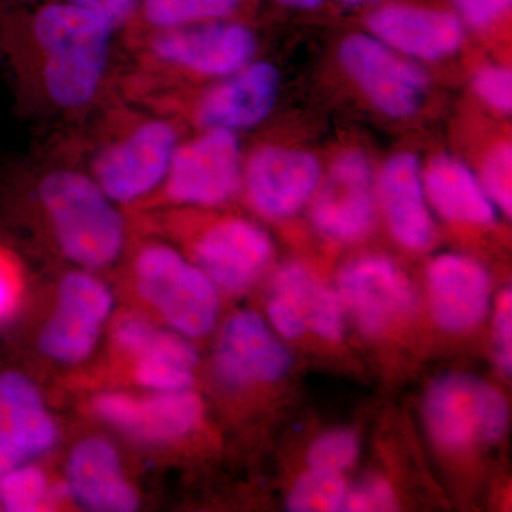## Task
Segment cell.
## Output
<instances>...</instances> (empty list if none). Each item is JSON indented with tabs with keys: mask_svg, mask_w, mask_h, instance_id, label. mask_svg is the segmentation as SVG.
Segmentation results:
<instances>
[{
	"mask_svg": "<svg viewBox=\"0 0 512 512\" xmlns=\"http://www.w3.org/2000/svg\"><path fill=\"white\" fill-rule=\"evenodd\" d=\"M423 416L437 446L458 451L503 439L510 412L503 394L485 380L448 373L427 390Z\"/></svg>",
	"mask_w": 512,
	"mask_h": 512,
	"instance_id": "4",
	"label": "cell"
},
{
	"mask_svg": "<svg viewBox=\"0 0 512 512\" xmlns=\"http://www.w3.org/2000/svg\"><path fill=\"white\" fill-rule=\"evenodd\" d=\"M481 184L498 212L511 217L512 212V147L511 141H500L485 153L481 163Z\"/></svg>",
	"mask_w": 512,
	"mask_h": 512,
	"instance_id": "27",
	"label": "cell"
},
{
	"mask_svg": "<svg viewBox=\"0 0 512 512\" xmlns=\"http://www.w3.org/2000/svg\"><path fill=\"white\" fill-rule=\"evenodd\" d=\"M154 330H156V326L143 316L126 315L117 322L113 338L117 348L134 356L138 350L143 348L144 343L147 342Z\"/></svg>",
	"mask_w": 512,
	"mask_h": 512,
	"instance_id": "37",
	"label": "cell"
},
{
	"mask_svg": "<svg viewBox=\"0 0 512 512\" xmlns=\"http://www.w3.org/2000/svg\"><path fill=\"white\" fill-rule=\"evenodd\" d=\"M94 413L128 436L148 443L184 439L200 426L204 406L191 389L151 392L147 396L124 392L101 393Z\"/></svg>",
	"mask_w": 512,
	"mask_h": 512,
	"instance_id": "15",
	"label": "cell"
},
{
	"mask_svg": "<svg viewBox=\"0 0 512 512\" xmlns=\"http://www.w3.org/2000/svg\"><path fill=\"white\" fill-rule=\"evenodd\" d=\"M340 67L383 116L406 120L426 103L430 79L420 63L394 52L370 33H352L340 43Z\"/></svg>",
	"mask_w": 512,
	"mask_h": 512,
	"instance_id": "6",
	"label": "cell"
},
{
	"mask_svg": "<svg viewBox=\"0 0 512 512\" xmlns=\"http://www.w3.org/2000/svg\"><path fill=\"white\" fill-rule=\"evenodd\" d=\"M281 89L274 64L252 60L237 72L215 80L195 100L192 117L202 130H249L264 123Z\"/></svg>",
	"mask_w": 512,
	"mask_h": 512,
	"instance_id": "14",
	"label": "cell"
},
{
	"mask_svg": "<svg viewBox=\"0 0 512 512\" xmlns=\"http://www.w3.org/2000/svg\"><path fill=\"white\" fill-rule=\"evenodd\" d=\"M474 96L487 109L501 116H511L512 72L500 63H487L478 67L471 77Z\"/></svg>",
	"mask_w": 512,
	"mask_h": 512,
	"instance_id": "29",
	"label": "cell"
},
{
	"mask_svg": "<svg viewBox=\"0 0 512 512\" xmlns=\"http://www.w3.org/2000/svg\"><path fill=\"white\" fill-rule=\"evenodd\" d=\"M292 355L261 315L241 311L225 322L214 353L215 375L229 387L252 386L282 379Z\"/></svg>",
	"mask_w": 512,
	"mask_h": 512,
	"instance_id": "16",
	"label": "cell"
},
{
	"mask_svg": "<svg viewBox=\"0 0 512 512\" xmlns=\"http://www.w3.org/2000/svg\"><path fill=\"white\" fill-rule=\"evenodd\" d=\"M113 305L110 289L90 272L64 276L55 309L40 332L43 355L66 365L86 360L96 349Z\"/></svg>",
	"mask_w": 512,
	"mask_h": 512,
	"instance_id": "11",
	"label": "cell"
},
{
	"mask_svg": "<svg viewBox=\"0 0 512 512\" xmlns=\"http://www.w3.org/2000/svg\"><path fill=\"white\" fill-rule=\"evenodd\" d=\"M256 52L255 33L228 19L153 30L146 42L148 62L158 69L214 80L247 66Z\"/></svg>",
	"mask_w": 512,
	"mask_h": 512,
	"instance_id": "7",
	"label": "cell"
},
{
	"mask_svg": "<svg viewBox=\"0 0 512 512\" xmlns=\"http://www.w3.org/2000/svg\"><path fill=\"white\" fill-rule=\"evenodd\" d=\"M57 426L39 387L18 370L0 373V477L55 447Z\"/></svg>",
	"mask_w": 512,
	"mask_h": 512,
	"instance_id": "18",
	"label": "cell"
},
{
	"mask_svg": "<svg viewBox=\"0 0 512 512\" xmlns=\"http://www.w3.org/2000/svg\"><path fill=\"white\" fill-rule=\"evenodd\" d=\"M319 158L302 148L264 144L244 160L242 190L266 220H288L311 204L322 181Z\"/></svg>",
	"mask_w": 512,
	"mask_h": 512,
	"instance_id": "10",
	"label": "cell"
},
{
	"mask_svg": "<svg viewBox=\"0 0 512 512\" xmlns=\"http://www.w3.org/2000/svg\"><path fill=\"white\" fill-rule=\"evenodd\" d=\"M57 244L70 261L86 269L113 264L126 241V222L93 178L56 170L37 185Z\"/></svg>",
	"mask_w": 512,
	"mask_h": 512,
	"instance_id": "2",
	"label": "cell"
},
{
	"mask_svg": "<svg viewBox=\"0 0 512 512\" xmlns=\"http://www.w3.org/2000/svg\"><path fill=\"white\" fill-rule=\"evenodd\" d=\"M134 376L151 392L191 389L198 353L190 340L177 332L156 328L136 355Z\"/></svg>",
	"mask_w": 512,
	"mask_h": 512,
	"instance_id": "23",
	"label": "cell"
},
{
	"mask_svg": "<svg viewBox=\"0 0 512 512\" xmlns=\"http://www.w3.org/2000/svg\"><path fill=\"white\" fill-rule=\"evenodd\" d=\"M494 356L498 370L505 377L512 370V293L504 289L497 299L494 316Z\"/></svg>",
	"mask_w": 512,
	"mask_h": 512,
	"instance_id": "33",
	"label": "cell"
},
{
	"mask_svg": "<svg viewBox=\"0 0 512 512\" xmlns=\"http://www.w3.org/2000/svg\"><path fill=\"white\" fill-rule=\"evenodd\" d=\"M318 285L308 268L298 262H286L276 271L272 293L295 303L306 318V311Z\"/></svg>",
	"mask_w": 512,
	"mask_h": 512,
	"instance_id": "31",
	"label": "cell"
},
{
	"mask_svg": "<svg viewBox=\"0 0 512 512\" xmlns=\"http://www.w3.org/2000/svg\"><path fill=\"white\" fill-rule=\"evenodd\" d=\"M195 264L218 289L247 291L264 274L274 256V242L261 225L245 218L214 222L195 239Z\"/></svg>",
	"mask_w": 512,
	"mask_h": 512,
	"instance_id": "13",
	"label": "cell"
},
{
	"mask_svg": "<svg viewBox=\"0 0 512 512\" xmlns=\"http://www.w3.org/2000/svg\"><path fill=\"white\" fill-rule=\"evenodd\" d=\"M359 439L349 430H333L313 441L308 451L311 470L342 474L356 463Z\"/></svg>",
	"mask_w": 512,
	"mask_h": 512,
	"instance_id": "28",
	"label": "cell"
},
{
	"mask_svg": "<svg viewBox=\"0 0 512 512\" xmlns=\"http://www.w3.org/2000/svg\"><path fill=\"white\" fill-rule=\"evenodd\" d=\"M396 495L383 478L367 477L348 490L342 511L376 512L396 510Z\"/></svg>",
	"mask_w": 512,
	"mask_h": 512,
	"instance_id": "32",
	"label": "cell"
},
{
	"mask_svg": "<svg viewBox=\"0 0 512 512\" xmlns=\"http://www.w3.org/2000/svg\"><path fill=\"white\" fill-rule=\"evenodd\" d=\"M367 33L416 63H433L460 52L466 26L454 13L420 6H380L366 20Z\"/></svg>",
	"mask_w": 512,
	"mask_h": 512,
	"instance_id": "17",
	"label": "cell"
},
{
	"mask_svg": "<svg viewBox=\"0 0 512 512\" xmlns=\"http://www.w3.org/2000/svg\"><path fill=\"white\" fill-rule=\"evenodd\" d=\"M376 171L365 151L349 148L333 158L311 201L313 228L339 244L362 241L375 227Z\"/></svg>",
	"mask_w": 512,
	"mask_h": 512,
	"instance_id": "9",
	"label": "cell"
},
{
	"mask_svg": "<svg viewBox=\"0 0 512 512\" xmlns=\"http://www.w3.org/2000/svg\"><path fill=\"white\" fill-rule=\"evenodd\" d=\"M269 323L275 333L281 335L285 339L301 338L303 333L308 329L305 315L295 303L289 302L288 299L272 293L266 305Z\"/></svg>",
	"mask_w": 512,
	"mask_h": 512,
	"instance_id": "35",
	"label": "cell"
},
{
	"mask_svg": "<svg viewBox=\"0 0 512 512\" xmlns=\"http://www.w3.org/2000/svg\"><path fill=\"white\" fill-rule=\"evenodd\" d=\"M15 268L9 256L0 249V319L12 311L16 299Z\"/></svg>",
	"mask_w": 512,
	"mask_h": 512,
	"instance_id": "38",
	"label": "cell"
},
{
	"mask_svg": "<svg viewBox=\"0 0 512 512\" xmlns=\"http://www.w3.org/2000/svg\"><path fill=\"white\" fill-rule=\"evenodd\" d=\"M70 495L67 484L50 485L49 478L33 464L13 468L0 477V511L36 512L60 503Z\"/></svg>",
	"mask_w": 512,
	"mask_h": 512,
	"instance_id": "24",
	"label": "cell"
},
{
	"mask_svg": "<svg viewBox=\"0 0 512 512\" xmlns=\"http://www.w3.org/2000/svg\"><path fill=\"white\" fill-rule=\"evenodd\" d=\"M113 29L90 10L53 2L33 13L28 45L40 59L43 89L62 109H82L99 93Z\"/></svg>",
	"mask_w": 512,
	"mask_h": 512,
	"instance_id": "1",
	"label": "cell"
},
{
	"mask_svg": "<svg viewBox=\"0 0 512 512\" xmlns=\"http://www.w3.org/2000/svg\"><path fill=\"white\" fill-rule=\"evenodd\" d=\"M67 488L82 507L96 512H131L138 495L123 470L116 447L101 437H89L73 448L67 460Z\"/></svg>",
	"mask_w": 512,
	"mask_h": 512,
	"instance_id": "21",
	"label": "cell"
},
{
	"mask_svg": "<svg viewBox=\"0 0 512 512\" xmlns=\"http://www.w3.org/2000/svg\"><path fill=\"white\" fill-rule=\"evenodd\" d=\"M377 205L397 244L424 251L433 244V211L423 183V164L410 151H399L376 173Z\"/></svg>",
	"mask_w": 512,
	"mask_h": 512,
	"instance_id": "19",
	"label": "cell"
},
{
	"mask_svg": "<svg viewBox=\"0 0 512 512\" xmlns=\"http://www.w3.org/2000/svg\"><path fill=\"white\" fill-rule=\"evenodd\" d=\"M62 2L90 10L113 30L123 28L130 23L140 8V0H62Z\"/></svg>",
	"mask_w": 512,
	"mask_h": 512,
	"instance_id": "36",
	"label": "cell"
},
{
	"mask_svg": "<svg viewBox=\"0 0 512 512\" xmlns=\"http://www.w3.org/2000/svg\"><path fill=\"white\" fill-rule=\"evenodd\" d=\"M343 2L348 3L350 6H360V5H370V3H377L380 0H343Z\"/></svg>",
	"mask_w": 512,
	"mask_h": 512,
	"instance_id": "40",
	"label": "cell"
},
{
	"mask_svg": "<svg viewBox=\"0 0 512 512\" xmlns=\"http://www.w3.org/2000/svg\"><path fill=\"white\" fill-rule=\"evenodd\" d=\"M306 323L322 339L335 342L342 338L346 325L345 305L339 293L319 284L306 311Z\"/></svg>",
	"mask_w": 512,
	"mask_h": 512,
	"instance_id": "30",
	"label": "cell"
},
{
	"mask_svg": "<svg viewBox=\"0 0 512 512\" xmlns=\"http://www.w3.org/2000/svg\"><path fill=\"white\" fill-rule=\"evenodd\" d=\"M345 309L367 336H376L412 313L416 293L399 265L384 255H363L343 266L338 275Z\"/></svg>",
	"mask_w": 512,
	"mask_h": 512,
	"instance_id": "12",
	"label": "cell"
},
{
	"mask_svg": "<svg viewBox=\"0 0 512 512\" xmlns=\"http://www.w3.org/2000/svg\"><path fill=\"white\" fill-rule=\"evenodd\" d=\"M458 18L464 26L487 30L500 23L510 13L512 0H453Z\"/></svg>",
	"mask_w": 512,
	"mask_h": 512,
	"instance_id": "34",
	"label": "cell"
},
{
	"mask_svg": "<svg viewBox=\"0 0 512 512\" xmlns=\"http://www.w3.org/2000/svg\"><path fill=\"white\" fill-rule=\"evenodd\" d=\"M244 153L237 133L202 130L178 144L161 188L173 204L222 207L242 190Z\"/></svg>",
	"mask_w": 512,
	"mask_h": 512,
	"instance_id": "8",
	"label": "cell"
},
{
	"mask_svg": "<svg viewBox=\"0 0 512 512\" xmlns=\"http://www.w3.org/2000/svg\"><path fill=\"white\" fill-rule=\"evenodd\" d=\"M242 0H140L141 13L153 30L181 28L231 18Z\"/></svg>",
	"mask_w": 512,
	"mask_h": 512,
	"instance_id": "25",
	"label": "cell"
},
{
	"mask_svg": "<svg viewBox=\"0 0 512 512\" xmlns=\"http://www.w3.org/2000/svg\"><path fill=\"white\" fill-rule=\"evenodd\" d=\"M348 485L338 473L311 470L293 485L288 508L293 512L342 511Z\"/></svg>",
	"mask_w": 512,
	"mask_h": 512,
	"instance_id": "26",
	"label": "cell"
},
{
	"mask_svg": "<svg viewBox=\"0 0 512 512\" xmlns=\"http://www.w3.org/2000/svg\"><path fill=\"white\" fill-rule=\"evenodd\" d=\"M423 183L431 211L456 224L490 227L498 212L480 177L461 158L437 154L423 165Z\"/></svg>",
	"mask_w": 512,
	"mask_h": 512,
	"instance_id": "22",
	"label": "cell"
},
{
	"mask_svg": "<svg viewBox=\"0 0 512 512\" xmlns=\"http://www.w3.org/2000/svg\"><path fill=\"white\" fill-rule=\"evenodd\" d=\"M178 144L173 121H140L97 153L93 180L111 201L133 204L163 185Z\"/></svg>",
	"mask_w": 512,
	"mask_h": 512,
	"instance_id": "5",
	"label": "cell"
},
{
	"mask_svg": "<svg viewBox=\"0 0 512 512\" xmlns=\"http://www.w3.org/2000/svg\"><path fill=\"white\" fill-rule=\"evenodd\" d=\"M138 292L174 332L202 338L220 312L218 288L197 264L165 244H148L134 261Z\"/></svg>",
	"mask_w": 512,
	"mask_h": 512,
	"instance_id": "3",
	"label": "cell"
},
{
	"mask_svg": "<svg viewBox=\"0 0 512 512\" xmlns=\"http://www.w3.org/2000/svg\"><path fill=\"white\" fill-rule=\"evenodd\" d=\"M426 276L431 313L441 329L467 332L487 315L491 278L473 256L456 252L436 256Z\"/></svg>",
	"mask_w": 512,
	"mask_h": 512,
	"instance_id": "20",
	"label": "cell"
},
{
	"mask_svg": "<svg viewBox=\"0 0 512 512\" xmlns=\"http://www.w3.org/2000/svg\"><path fill=\"white\" fill-rule=\"evenodd\" d=\"M278 2L293 9L311 10L325 5L328 0H278Z\"/></svg>",
	"mask_w": 512,
	"mask_h": 512,
	"instance_id": "39",
	"label": "cell"
}]
</instances>
